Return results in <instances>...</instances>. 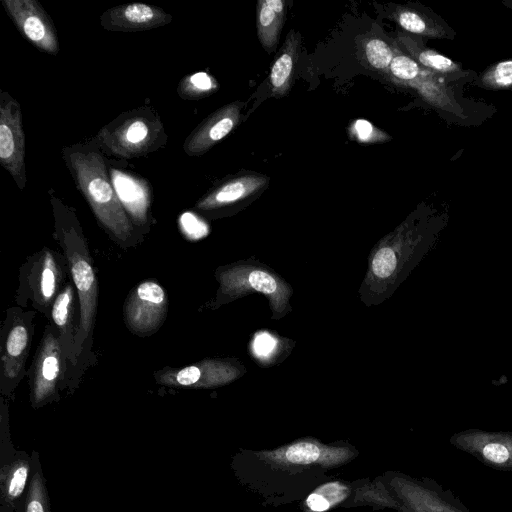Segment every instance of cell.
<instances>
[{"label":"cell","mask_w":512,"mask_h":512,"mask_svg":"<svg viewBox=\"0 0 512 512\" xmlns=\"http://www.w3.org/2000/svg\"><path fill=\"white\" fill-rule=\"evenodd\" d=\"M54 238L66 258L79 302L78 328L68 371L67 387L72 390L86 370L96 362L92 348L98 308V280L87 241L80 225L71 215L56 214Z\"/></svg>","instance_id":"cell-1"},{"label":"cell","mask_w":512,"mask_h":512,"mask_svg":"<svg viewBox=\"0 0 512 512\" xmlns=\"http://www.w3.org/2000/svg\"><path fill=\"white\" fill-rule=\"evenodd\" d=\"M69 162L79 188L110 237L123 249L138 245L143 235L137 233L122 206L101 156L75 152L70 154Z\"/></svg>","instance_id":"cell-2"},{"label":"cell","mask_w":512,"mask_h":512,"mask_svg":"<svg viewBox=\"0 0 512 512\" xmlns=\"http://www.w3.org/2000/svg\"><path fill=\"white\" fill-rule=\"evenodd\" d=\"M68 277V264L63 253L43 247L29 256L20 268L15 296L17 306L27 308L31 305L49 318L53 302Z\"/></svg>","instance_id":"cell-3"},{"label":"cell","mask_w":512,"mask_h":512,"mask_svg":"<svg viewBox=\"0 0 512 512\" xmlns=\"http://www.w3.org/2000/svg\"><path fill=\"white\" fill-rule=\"evenodd\" d=\"M35 310L10 307L0 329V391L11 396L24 375L34 335Z\"/></svg>","instance_id":"cell-4"},{"label":"cell","mask_w":512,"mask_h":512,"mask_svg":"<svg viewBox=\"0 0 512 512\" xmlns=\"http://www.w3.org/2000/svg\"><path fill=\"white\" fill-rule=\"evenodd\" d=\"M68 358L54 327L48 323L27 371L30 402L34 408L59 399L68 385Z\"/></svg>","instance_id":"cell-5"},{"label":"cell","mask_w":512,"mask_h":512,"mask_svg":"<svg viewBox=\"0 0 512 512\" xmlns=\"http://www.w3.org/2000/svg\"><path fill=\"white\" fill-rule=\"evenodd\" d=\"M260 461L278 469L321 467L331 469L353 460L357 451L350 446L323 444L299 439L272 450L253 452Z\"/></svg>","instance_id":"cell-6"},{"label":"cell","mask_w":512,"mask_h":512,"mask_svg":"<svg viewBox=\"0 0 512 512\" xmlns=\"http://www.w3.org/2000/svg\"><path fill=\"white\" fill-rule=\"evenodd\" d=\"M387 77L396 84L414 89L428 104L463 119V110L453 97L445 81L447 78L433 73L415 62L395 42V56Z\"/></svg>","instance_id":"cell-7"},{"label":"cell","mask_w":512,"mask_h":512,"mask_svg":"<svg viewBox=\"0 0 512 512\" xmlns=\"http://www.w3.org/2000/svg\"><path fill=\"white\" fill-rule=\"evenodd\" d=\"M385 481L400 502L414 512H471L450 489L433 479L391 472Z\"/></svg>","instance_id":"cell-8"},{"label":"cell","mask_w":512,"mask_h":512,"mask_svg":"<svg viewBox=\"0 0 512 512\" xmlns=\"http://www.w3.org/2000/svg\"><path fill=\"white\" fill-rule=\"evenodd\" d=\"M168 304L166 291L158 282H140L130 291L124 302L126 327L140 337L156 333L167 318Z\"/></svg>","instance_id":"cell-9"},{"label":"cell","mask_w":512,"mask_h":512,"mask_svg":"<svg viewBox=\"0 0 512 512\" xmlns=\"http://www.w3.org/2000/svg\"><path fill=\"white\" fill-rule=\"evenodd\" d=\"M220 296L237 297L250 291L265 294L275 313H282L287 308L289 287L265 269L249 266H235L218 272Z\"/></svg>","instance_id":"cell-10"},{"label":"cell","mask_w":512,"mask_h":512,"mask_svg":"<svg viewBox=\"0 0 512 512\" xmlns=\"http://www.w3.org/2000/svg\"><path fill=\"white\" fill-rule=\"evenodd\" d=\"M449 443L485 466L512 471V431H485L471 428L454 433Z\"/></svg>","instance_id":"cell-11"},{"label":"cell","mask_w":512,"mask_h":512,"mask_svg":"<svg viewBox=\"0 0 512 512\" xmlns=\"http://www.w3.org/2000/svg\"><path fill=\"white\" fill-rule=\"evenodd\" d=\"M240 374L233 364L219 359H204L182 368L164 367L155 371L157 384L169 388H215L225 385Z\"/></svg>","instance_id":"cell-12"},{"label":"cell","mask_w":512,"mask_h":512,"mask_svg":"<svg viewBox=\"0 0 512 512\" xmlns=\"http://www.w3.org/2000/svg\"><path fill=\"white\" fill-rule=\"evenodd\" d=\"M25 137L17 101L2 93L0 103V162L19 187L25 186Z\"/></svg>","instance_id":"cell-13"},{"label":"cell","mask_w":512,"mask_h":512,"mask_svg":"<svg viewBox=\"0 0 512 512\" xmlns=\"http://www.w3.org/2000/svg\"><path fill=\"white\" fill-rule=\"evenodd\" d=\"M6 11L22 34L39 50L57 54L56 30L41 5L34 0H3Z\"/></svg>","instance_id":"cell-14"},{"label":"cell","mask_w":512,"mask_h":512,"mask_svg":"<svg viewBox=\"0 0 512 512\" xmlns=\"http://www.w3.org/2000/svg\"><path fill=\"white\" fill-rule=\"evenodd\" d=\"M385 17L394 21L402 31L429 39H449L455 31L431 9L416 5L391 4L384 8Z\"/></svg>","instance_id":"cell-15"},{"label":"cell","mask_w":512,"mask_h":512,"mask_svg":"<svg viewBox=\"0 0 512 512\" xmlns=\"http://www.w3.org/2000/svg\"><path fill=\"white\" fill-rule=\"evenodd\" d=\"M242 106V102H233L210 115L190 135L185 151L189 155L202 154L227 136L238 124Z\"/></svg>","instance_id":"cell-16"},{"label":"cell","mask_w":512,"mask_h":512,"mask_svg":"<svg viewBox=\"0 0 512 512\" xmlns=\"http://www.w3.org/2000/svg\"><path fill=\"white\" fill-rule=\"evenodd\" d=\"M170 15L162 9L143 3L114 7L101 17V24L108 30L143 31L164 25Z\"/></svg>","instance_id":"cell-17"},{"label":"cell","mask_w":512,"mask_h":512,"mask_svg":"<svg viewBox=\"0 0 512 512\" xmlns=\"http://www.w3.org/2000/svg\"><path fill=\"white\" fill-rule=\"evenodd\" d=\"M77 311H79L78 295L70 279L54 300L48 318L49 323L54 327L59 336L64 352L68 358V366L72 360L78 328Z\"/></svg>","instance_id":"cell-18"},{"label":"cell","mask_w":512,"mask_h":512,"mask_svg":"<svg viewBox=\"0 0 512 512\" xmlns=\"http://www.w3.org/2000/svg\"><path fill=\"white\" fill-rule=\"evenodd\" d=\"M268 183L269 178L261 174L234 177L199 200L196 207L200 210H212L231 205L261 191Z\"/></svg>","instance_id":"cell-19"},{"label":"cell","mask_w":512,"mask_h":512,"mask_svg":"<svg viewBox=\"0 0 512 512\" xmlns=\"http://www.w3.org/2000/svg\"><path fill=\"white\" fill-rule=\"evenodd\" d=\"M116 194L134 225L144 227L151 203L150 191L144 181L119 170H111Z\"/></svg>","instance_id":"cell-20"},{"label":"cell","mask_w":512,"mask_h":512,"mask_svg":"<svg viewBox=\"0 0 512 512\" xmlns=\"http://www.w3.org/2000/svg\"><path fill=\"white\" fill-rule=\"evenodd\" d=\"M396 43L415 62L433 73L445 78L464 74L460 63L430 49L419 36L400 31L396 35Z\"/></svg>","instance_id":"cell-21"},{"label":"cell","mask_w":512,"mask_h":512,"mask_svg":"<svg viewBox=\"0 0 512 512\" xmlns=\"http://www.w3.org/2000/svg\"><path fill=\"white\" fill-rule=\"evenodd\" d=\"M301 35L291 30L275 58L270 69L271 93L274 97H283L291 89L295 66L301 50Z\"/></svg>","instance_id":"cell-22"},{"label":"cell","mask_w":512,"mask_h":512,"mask_svg":"<svg viewBox=\"0 0 512 512\" xmlns=\"http://www.w3.org/2000/svg\"><path fill=\"white\" fill-rule=\"evenodd\" d=\"M285 5L282 0H259L256 10L258 39L263 48L271 52L277 46L285 20Z\"/></svg>","instance_id":"cell-23"},{"label":"cell","mask_w":512,"mask_h":512,"mask_svg":"<svg viewBox=\"0 0 512 512\" xmlns=\"http://www.w3.org/2000/svg\"><path fill=\"white\" fill-rule=\"evenodd\" d=\"M30 470L27 459L19 458L1 470V499L4 505L12 506L22 495Z\"/></svg>","instance_id":"cell-24"},{"label":"cell","mask_w":512,"mask_h":512,"mask_svg":"<svg viewBox=\"0 0 512 512\" xmlns=\"http://www.w3.org/2000/svg\"><path fill=\"white\" fill-rule=\"evenodd\" d=\"M352 493L350 484L343 481H330L311 492L304 504L312 512H325L343 503Z\"/></svg>","instance_id":"cell-25"},{"label":"cell","mask_w":512,"mask_h":512,"mask_svg":"<svg viewBox=\"0 0 512 512\" xmlns=\"http://www.w3.org/2000/svg\"><path fill=\"white\" fill-rule=\"evenodd\" d=\"M353 503L372 505L378 508H392L399 510L402 506L400 500L394 495L388 487L385 479H375L372 482H366L354 490Z\"/></svg>","instance_id":"cell-26"},{"label":"cell","mask_w":512,"mask_h":512,"mask_svg":"<svg viewBox=\"0 0 512 512\" xmlns=\"http://www.w3.org/2000/svg\"><path fill=\"white\" fill-rule=\"evenodd\" d=\"M362 49L366 63L375 71L387 75L395 56V42L390 45L379 36L368 35L362 41Z\"/></svg>","instance_id":"cell-27"},{"label":"cell","mask_w":512,"mask_h":512,"mask_svg":"<svg viewBox=\"0 0 512 512\" xmlns=\"http://www.w3.org/2000/svg\"><path fill=\"white\" fill-rule=\"evenodd\" d=\"M477 84L487 90L512 91V60H504L487 67L477 79Z\"/></svg>","instance_id":"cell-28"},{"label":"cell","mask_w":512,"mask_h":512,"mask_svg":"<svg viewBox=\"0 0 512 512\" xmlns=\"http://www.w3.org/2000/svg\"><path fill=\"white\" fill-rule=\"evenodd\" d=\"M396 248L397 245H384L377 250L371 262L374 276L388 279L396 273L400 263V252Z\"/></svg>","instance_id":"cell-29"},{"label":"cell","mask_w":512,"mask_h":512,"mask_svg":"<svg viewBox=\"0 0 512 512\" xmlns=\"http://www.w3.org/2000/svg\"><path fill=\"white\" fill-rule=\"evenodd\" d=\"M26 512H50L49 496L41 473H35L31 479L26 497Z\"/></svg>","instance_id":"cell-30"},{"label":"cell","mask_w":512,"mask_h":512,"mask_svg":"<svg viewBox=\"0 0 512 512\" xmlns=\"http://www.w3.org/2000/svg\"><path fill=\"white\" fill-rule=\"evenodd\" d=\"M149 136V126L141 119L130 122L120 133V140L123 144H129L133 149L141 147L146 143Z\"/></svg>","instance_id":"cell-31"},{"label":"cell","mask_w":512,"mask_h":512,"mask_svg":"<svg viewBox=\"0 0 512 512\" xmlns=\"http://www.w3.org/2000/svg\"><path fill=\"white\" fill-rule=\"evenodd\" d=\"M350 135L355 136L360 142L381 141L382 137L388 139V135L376 129L366 120H358L350 127Z\"/></svg>","instance_id":"cell-32"},{"label":"cell","mask_w":512,"mask_h":512,"mask_svg":"<svg viewBox=\"0 0 512 512\" xmlns=\"http://www.w3.org/2000/svg\"><path fill=\"white\" fill-rule=\"evenodd\" d=\"M185 89L189 94L203 95L216 89V82L205 72H198L188 78Z\"/></svg>","instance_id":"cell-33"},{"label":"cell","mask_w":512,"mask_h":512,"mask_svg":"<svg viewBox=\"0 0 512 512\" xmlns=\"http://www.w3.org/2000/svg\"><path fill=\"white\" fill-rule=\"evenodd\" d=\"M180 226L183 234L190 239H198L207 234L206 225L194 214L184 213L180 218Z\"/></svg>","instance_id":"cell-34"},{"label":"cell","mask_w":512,"mask_h":512,"mask_svg":"<svg viewBox=\"0 0 512 512\" xmlns=\"http://www.w3.org/2000/svg\"><path fill=\"white\" fill-rule=\"evenodd\" d=\"M277 348V339L267 332L258 333L253 341V352L257 357L267 358Z\"/></svg>","instance_id":"cell-35"},{"label":"cell","mask_w":512,"mask_h":512,"mask_svg":"<svg viewBox=\"0 0 512 512\" xmlns=\"http://www.w3.org/2000/svg\"><path fill=\"white\" fill-rule=\"evenodd\" d=\"M398 512H414V511L411 510L410 508H408L407 506H405L404 504H402V506L400 507Z\"/></svg>","instance_id":"cell-36"},{"label":"cell","mask_w":512,"mask_h":512,"mask_svg":"<svg viewBox=\"0 0 512 512\" xmlns=\"http://www.w3.org/2000/svg\"><path fill=\"white\" fill-rule=\"evenodd\" d=\"M502 4L505 5L509 9H512V0H503Z\"/></svg>","instance_id":"cell-37"}]
</instances>
